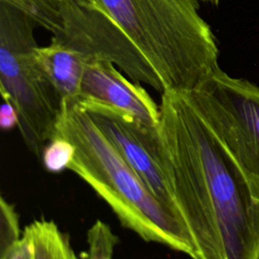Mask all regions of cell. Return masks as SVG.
Wrapping results in <instances>:
<instances>
[{
	"label": "cell",
	"instance_id": "1",
	"mask_svg": "<svg viewBox=\"0 0 259 259\" xmlns=\"http://www.w3.org/2000/svg\"><path fill=\"white\" fill-rule=\"evenodd\" d=\"M161 157L197 259H256L259 195L186 92L161 94Z\"/></svg>",
	"mask_w": 259,
	"mask_h": 259
},
{
	"label": "cell",
	"instance_id": "2",
	"mask_svg": "<svg viewBox=\"0 0 259 259\" xmlns=\"http://www.w3.org/2000/svg\"><path fill=\"white\" fill-rule=\"evenodd\" d=\"M82 1L113 25L155 74L162 93L192 91L219 68L217 40L198 0Z\"/></svg>",
	"mask_w": 259,
	"mask_h": 259
},
{
	"label": "cell",
	"instance_id": "3",
	"mask_svg": "<svg viewBox=\"0 0 259 259\" xmlns=\"http://www.w3.org/2000/svg\"><path fill=\"white\" fill-rule=\"evenodd\" d=\"M55 138L74 146L68 169L94 189L123 227L197 259L182 220L150 190L77 100L63 101Z\"/></svg>",
	"mask_w": 259,
	"mask_h": 259
},
{
	"label": "cell",
	"instance_id": "4",
	"mask_svg": "<svg viewBox=\"0 0 259 259\" xmlns=\"http://www.w3.org/2000/svg\"><path fill=\"white\" fill-rule=\"evenodd\" d=\"M34 26L27 16L0 2L1 95L15 108L26 146L41 158L55 136L63 101L35 62Z\"/></svg>",
	"mask_w": 259,
	"mask_h": 259
},
{
	"label": "cell",
	"instance_id": "5",
	"mask_svg": "<svg viewBox=\"0 0 259 259\" xmlns=\"http://www.w3.org/2000/svg\"><path fill=\"white\" fill-rule=\"evenodd\" d=\"M186 93L259 195V87L219 67Z\"/></svg>",
	"mask_w": 259,
	"mask_h": 259
},
{
	"label": "cell",
	"instance_id": "6",
	"mask_svg": "<svg viewBox=\"0 0 259 259\" xmlns=\"http://www.w3.org/2000/svg\"><path fill=\"white\" fill-rule=\"evenodd\" d=\"M84 109L90 113L96 124L150 190L180 218L163 166L158 128L148 127L109 110Z\"/></svg>",
	"mask_w": 259,
	"mask_h": 259
},
{
	"label": "cell",
	"instance_id": "7",
	"mask_svg": "<svg viewBox=\"0 0 259 259\" xmlns=\"http://www.w3.org/2000/svg\"><path fill=\"white\" fill-rule=\"evenodd\" d=\"M77 102L86 109L109 110L158 128L160 106L140 84L126 79L108 60L92 58L85 66Z\"/></svg>",
	"mask_w": 259,
	"mask_h": 259
},
{
	"label": "cell",
	"instance_id": "8",
	"mask_svg": "<svg viewBox=\"0 0 259 259\" xmlns=\"http://www.w3.org/2000/svg\"><path fill=\"white\" fill-rule=\"evenodd\" d=\"M33 54L42 75L62 101L77 100L85 66L90 58L72 45L56 37L52 38L49 46H36Z\"/></svg>",
	"mask_w": 259,
	"mask_h": 259
},
{
	"label": "cell",
	"instance_id": "9",
	"mask_svg": "<svg viewBox=\"0 0 259 259\" xmlns=\"http://www.w3.org/2000/svg\"><path fill=\"white\" fill-rule=\"evenodd\" d=\"M23 234L30 241L33 259H78L68 236L53 221H34Z\"/></svg>",
	"mask_w": 259,
	"mask_h": 259
},
{
	"label": "cell",
	"instance_id": "10",
	"mask_svg": "<svg viewBox=\"0 0 259 259\" xmlns=\"http://www.w3.org/2000/svg\"><path fill=\"white\" fill-rule=\"evenodd\" d=\"M27 16L35 25L53 34L62 28V15L59 0H0Z\"/></svg>",
	"mask_w": 259,
	"mask_h": 259
},
{
	"label": "cell",
	"instance_id": "11",
	"mask_svg": "<svg viewBox=\"0 0 259 259\" xmlns=\"http://www.w3.org/2000/svg\"><path fill=\"white\" fill-rule=\"evenodd\" d=\"M87 259H113L118 239L107 224L97 220L87 232Z\"/></svg>",
	"mask_w": 259,
	"mask_h": 259
},
{
	"label": "cell",
	"instance_id": "12",
	"mask_svg": "<svg viewBox=\"0 0 259 259\" xmlns=\"http://www.w3.org/2000/svg\"><path fill=\"white\" fill-rule=\"evenodd\" d=\"M74 156V146L61 138H55L46 146L41 161L50 172H60L68 169V166Z\"/></svg>",
	"mask_w": 259,
	"mask_h": 259
},
{
	"label": "cell",
	"instance_id": "13",
	"mask_svg": "<svg viewBox=\"0 0 259 259\" xmlns=\"http://www.w3.org/2000/svg\"><path fill=\"white\" fill-rule=\"evenodd\" d=\"M19 222L14 206L0 199V251L11 248L19 240Z\"/></svg>",
	"mask_w": 259,
	"mask_h": 259
},
{
	"label": "cell",
	"instance_id": "14",
	"mask_svg": "<svg viewBox=\"0 0 259 259\" xmlns=\"http://www.w3.org/2000/svg\"><path fill=\"white\" fill-rule=\"evenodd\" d=\"M0 259H33V253L28 237L23 234L11 248L0 251Z\"/></svg>",
	"mask_w": 259,
	"mask_h": 259
},
{
	"label": "cell",
	"instance_id": "15",
	"mask_svg": "<svg viewBox=\"0 0 259 259\" xmlns=\"http://www.w3.org/2000/svg\"><path fill=\"white\" fill-rule=\"evenodd\" d=\"M0 125L2 130L8 131L13 128L15 125H18V115L13 107V105L6 101L3 100V103L1 105L0 109Z\"/></svg>",
	"mask_w": 259,
	"mask_h": 259
},
{
	"label": "cell",
	"instance_id": "16",
	"mask_svg": "<svg viewBox=\"0 0 259 259\" xmlns=\"http://www.w3.org/2000/svg\"><path fill=\"white\" fill-rule=\"evenodd\" d=\"M198 1H202V2H207V3H210V4H213V5H217L220 0H198Z\"/></svg>",
	"mask_w": 259,
	"mask_h": 259
},
{
	"label": "cell",
	"instance_id": "17",
	"mask_svg": "<svg viewBox=\"0 0 259 259\" xmlns=\"http://www.w3.org/2000/svg\"><path fill=\"white\" fill-rule=\"evenodd\" d=\"M256 259H259V253H258V256H257V258Z\"/></svg>",
	"mask_w": 259,
	"mask_h": 259
}]
</instances>
